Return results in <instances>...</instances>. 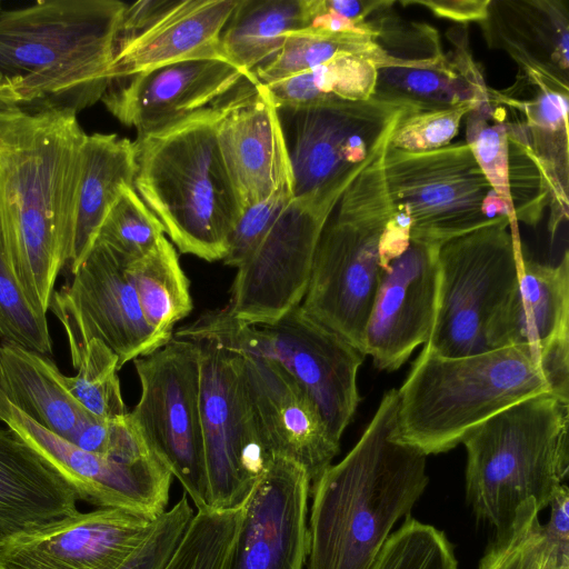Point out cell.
Listing matches in <instances>:
<instances>
[{"instance_id": "obj_43", "label": "cell", "mask_w": 569, "mask_h": 569, "mask_svg": "<svg viewBox=\"0 0 569 569\" xmlns=\"http://www.w3.org/2000/svg\"><path fill=\"white\" fill-rule=\"evenodd\" d=\"M539 511L532 500L517 511L508 530L496 533L479 569H543L542 536Z\"/></svg>"}, {"instance_id": "obj_10", "label": "cell", "mask_w": 569, "mask_h": 569, "mask_svg": "<svg viewBox=\"0 0 569 569\" xmlns=\"http://www.w3.org/2000/svg\"><path fill=\"white\" fill-rule=\"evenodd\" d=\"M521 253L507 216L441 244L437 312L425 345L448 358L489 350L487 326L518 279Z\"/></svg>"}, {"instance_id": "obj_30", "label": "cell", "mask_w": 569, "mask_h": 569, "mask_svg": "<svg viewBox=\"0 0 569 569\" xmlns=\"http://www.w3.org/2000/svg\"><path fill=\"white\" fill-rule=\"evenodd\" d=\"M307 28L306 0H238L221 33L227 61L254 77L271 60L286 34Z\"/></svg>"}, {"instance_id": "obj_25", "label": "cell", "mask_w": 569, "mask_h": 569, "mask_svg": "<svg viewBox=\"0 0 569 569\" xmlns=\"http://www.w3.org/2000/svg\"><path fill=\"white\" fill-rule=\"evenodd\" d=\"M68 477L7 427H0V543L79 511Z\"/></svg>"}, {"instance_id": "obj_15", "label": "cell", "mask_w": 569, "mask_h": 569, "mask_svg": "<svg viewBox=\"0 0 569 569\" xmlns=\"http://www.w3.org/2000/svg\"><path fill=\"white\" fill-rule=\"evenodd\" d=\"M128 262L109 246L96 241L72 272V280L54 290L49 310L64 329L72 366L92 339L117 355L120 369L167 343L143 318L127 274Z\"/></svg>"}, {"instance_id": "obj_27", "label": "cell", "mask_w": 569, "mask_h": 569, "mask_svg": "<svg viewBox=\"0 0 569 569\" xmlns=\"http://www.w3.org/2000/svg\"><path fill=\"white\" fill-rule=\"evenodd\" d=\"M479 26L487 47L506 51L518 68L569 82L566 0H491Z\"/></svg>"}, {"instance_id": "obj_36", "label": "cell", "mask_w": 569, "mask_h": 569, "mask_svg": "<svg viewBox=\"0 0 569 569\" xmlns=\"http://www.w3.org/2000/svg\"><path fill=\"white\" fill-rule=\"evenodd\" d=\"M76 376L63 375V382L77 401L92 416L112 420L126 416L117 355L98 339L86 346L73 366Z\"/></svg>"}, {"instance_id": "obj_6", "label": "cell", "mask_w": 569, "mask_h": 569, "mask_svg": "<svg viewBox=\"0 0 569 569\" xmlns=\"http://www.w3.org/2000/svg\"><path fill=\"white\" fill-rule=\"evenodd\" d=\"M569 401L552 393L522 400L475 427L463 439L466 497L475 516L509 529L522 503L549 507L569 471Z\"/></svg>"}, {"instance_id": "obj_38", "label": "cell", "mask_w": 569, "mask_h": 569, "mask_svg": "<svg viewBox=\"0 0 569 569\" xmlns=\"http://www.w3.org/2000/svg\"><path fill=\"white\" fill-rule=\"evenodd\" d=\"M508 109V186L512 211L517 222L535 227L549 204V190L523 120Z\"/></svg>"}, {"instance_id": "obj_34", "label": "cell", "mask_w": 569, "mask_h": 569, "mask_svg": "<svg viewBox=\"0 0 569 569\" xmlns=\"http://www.w3.org/2000/svg\"><path fill=\"white\" fill-rule=\"evenodd\" d=\"M489 90L486 83L477 84L462 76L450 54H446L431 66L378 69L373 96L435 110L466 101L480 102L489 97Z\"/></svg>"}, {"instance_id": "obj_29", "label": "cell", "mask_w": 569, "mask_h": 569, "mask_svg": "<svg viewBox=\"0 0 569 569\" xmlns=\"http://www.w3.org/2000/svg\"><path fill=\"white\" fill-rule=\"evenodd\" d=\"M136 172L133 141L116 133L86 136L68 261L71 273L91 250L120 191L127 186L133 187Z\"/></svg>"}, {"instance_id": "obj_23", "label": "cell", "mask_w": 569, "mask_h": 569, "mask_svg": "<svg viewBox=\"0 0 569 569\" xmlns=\"http://www.w3.org/2000/svg\"><path fill=\"white\" fill-rule=\"evenodd\" d=\"M217 138L240 212L295 184L278 107L258 80H246L226 100Z\"/></svg>"}, {"instance_id": "obj_1", "label": "cell", "mask_w": 569, "mask_h": 569, "mask_svg": "<svg viewBox=\"0 0 569 569\" xmlns=\"http://www.w3.org/2000/svg\"><path fill=\"white\" fill-rule=\"evenodd\" d=\"M86 136L71 110L0 109V224L14 277L41 318L69 261Z\"/></svg>"}, {"instance_id": "obj_12", "label": "cell", "mask_w": 569, "mask_h": 569, "mask_svg": "<svg viewBox=\"0 0 569 569\" xmlns=\"http://www.w3.org/2000/svg\"><path fill=\"white\" fill-rule=\"evenodd\" d=\"M133 363L141 393L131 417L196 509H208L198 343L172 337Z\"/></svg>"}, {"instance_id": "obj_2", "label": "cell", "mask_w": 569, "mask_h": 569, "mask_svg": "<svg viewBox=\"0 0 569 569\" xmlns=\"http://www.w3.org/2000/svg\"><path fill=\"white\" fill-rule=\"evenodd\" d=\"M547 392L569 401V331L458 358L425 345L397 389L393 437L427 457L447 452L487 419Z\"/></svg>"}, {"instance_id": "obj_46", "label": "cell", "mask_w": 569, "mask_h": 569, "mask_svg": "<svg viewBox=\"0 0 569 569\" xmlns=\"http://www.w3.org/2000/svg\"><path fill=\"white\" fill-rule=\"evenodd\" d=\"M194 510L186 493L159 518L132 556L120 569H163L181 541Z\"/></svg>"}, {"instance_id": "obj_49", "label": "cell", "mask_w": 569, "mask_h": 569, "mask_svg": "<svg viewBox=\"0 0 569 569\" xmlns=\"http://www.w3.org/2000/svg\"><path fill=\"white\" fill-rule=\"evenodd\" d=\"M0 7H1V4H0Z\"/></svg>"}, {"instance_id": "obj_16", "label": "cell", "mask_w": 569, "mask_h": 569, "mask_svg": "<svg viewBox=\"0 0 569 569\" xmlns=\"http://www.w3.org/2000/svg\"><path fill=\"white\" fill-rule=\"evenodd\" d=\"M0 422L53 462L68 477L79 500L151 520L167 510L172 473L159 457L121 462L82 450L26 416L1 388Z\"/></svg>"}, {"instance_id": "obj_24", "label": "cell", "mask_w": 569, "mask_h": 569, "mask_svg": "<svg viewBox=\"0 0 569 569\" xmlns=\"http://www.w3.org/2000/svg\"><path fill=\"white\" fill-rule=\"evenodd\" d=\"M495 98L518 112L549 190L548 231L551 239L568 219L569 207V82L518 68L516 81Z\"/></svg>"}, {"instance_id": "obj_35", "label": "cell", "mask_w": 569, "mask_h": 569, "mask_svg": "<svg viewBox=\"0 0 569 569\" xmlns=\"http://www.w3.org/2000/svg\"><path fill=\"white\" fill-rule=\"evenodd\" d=\"M242 512L197 510L163 569H229Z\"/></svg>"}, {"instance_id": "obj_31", "label": "cell", "mask_w": 569, "mask_h": 569, "mask_svg": "<svg viewBox=\"0 0 569 569\" xmlns=\"http://www.w3.org/2000/svg\"><path fill=\"white\" fill-rule=\"evenodd\" d=\"M127 274L148 326L163 341L192 310L190 282L166 236L144 256L128 262Z\"/></svg>"}, {"instance_id": "obj_39", "label": "cell", "mask_w": 569, "mask_h": 569, "mask_svg": "<svg viewBox=\"0 0 569 569\" xmlns=\"http://www.w3.org/2000/svg\"><path fill=\"white\" fill-rule=\"evenodd\" d=\"M163 236L160 220L134 188L127 186L108 211L96 241L109 246L130 262L148 253Z\"/></svg>"}, {"instance_id": "obj_13", "label": "cell", "mask_w": 569, "mask_h": 569, "mask_svg": "<svg viewBox=\"0 0 569 569\" xmlns=\"http://www.w3.org/2000/svg\"><path fill=\"white\" fill-rule=\"evenodd\" d=\"M193 341L200 349L207 506L239 509L273 457L257 427L239 355L210 339Z\"/></svg>"}, {"instance_id": "obj_4", "label": "cell", "mask_w": 569, "mask_h": 569, "mask_svg": "<svg viewBox=\"0 0 569 569\" xmlns=\"http://www.w3.org/2000/svg\"><path fill=\"white\" fill-rule=\"evenodd\" d=\"M126 7L42 0L0 11V109L78 113L101 100Z\"/></svg>"}, {"instance_id": "obj_41", "label": "cell", "mask_w": 569, "mask_h": 569, "mask_svg": "<svg viewBox=\"0 0 569 569\" xmlns=\"http://www.w3.org/2000/svg\"><path fill=\"white\" fill-rule=\"evenodd\" d=\"M395 3L389 1L368 18L378 47L396 61V67H423L443 60L446 54L437 29L398 17L392 11Z\"/></svg>"}, {"instance_id": "obj_33", "label": "cell", "mask_w": 569, "mask_h": 569, "mask_svg": "<svg viewBox=\"0 0 569 569\" xmlns=\"http://www.w3.org/2000/svg\"><path fill=\"white\" fill-rule=\"evenodd\" d=\"M341 56H359L375 61L378 69L397 66L376 43L375 36L357 31L303 28L286 34L276 56L256 69L263 84L309 70Z\"/></svg>"}, {"instance_id": "obj_21", "label": "cell", "mask_w": 569, "mask_h": 569, "mask_svg": "<svg viewBox=\"0 0 569 569\" xmlns=\"http://www.w3.org/2000/svg\"><path fill=\"white\" fill-rule=\"evenodd\" d=\"M238 355L247 396L268 451L300 466L312 485L332 465L340 442L331 437L311 400L280 363Z\"/></svg>"}, {"instance_id": "obj_26", "label": "cell", "mask_w": 569, "mask_h": 569, "mask_svg": "<svg viewBox=\"0 0 569 569\" xmlns=\"http://www.w3.org/2000/svg\"><path fill=\"white\" fill-rule=\"evenodd\" d=\"M569 331V253L556 266L520 257L518 279L490 318L489 350L539 345Z\"/></svg>"}, {"instance_id": "obj_7", "label": "cell", "mask_w": 569, "mask_h": 569, "mask_svg": "<svg viewBox=\"0 0 569 569\" xmlns=\"http://www.w3.org/2000/svg\"><path fill=\"white\" fill-rule=\"evenodd\" d=\"M390 137L342 193L320 236L300 309L363 352L365 331L397 211L383 157Z\"/></svg>"}, {"instance_id": "obj_11", "label": "cell", "mask_w": 569, "mask_h": 569, "mask_svg": "<svg viewBox=\"0 0 569 569\" xmlns=\"http://www.w3.org/2000/svg\"><path fill=\"white\" fill-rule=\"evenodd\" d=\"M295 180V196L340 200L401 118L416 104L370 97L278 109Z\"/></svg>"}, {"instance_id": "obj_19", "label": "cell", "mask_w": 569, "mask_h": 569, "mask_svg": "<svg viewBox=\"0 0 569 569\" xmlns=\"http://www.w3.org/2000/svg\"><path fill=\"white\" fill-rule=\"evenodd\" d=\"M154 521L117 508L79 510L0 543V569H120Z\"/></svg>"}, {"instance_id": "obj_42", "label": "cell", "mask_w": 569, "mask_h": 569, "mask_svg": "<svg viewBox=\"0 0 569 569\" xmlns=\"http://www.w3.org/2000/svg\"><path fill=\"white\" fill-rule=\"evenodd\" d=\"M0 338L46 356L52 355L48 319L28 303L12 271L0 224Z\"/></svg>"}, {"instance_id": "obj_45", "label": "cell", "mask_w": 569, "mask_h": 569, "mask_svg": "<svg viewBox=\"0 0 569 569\" xmlns=\"http://www.w3.org/2000/svg\"><path fill=\"white\" fill-rule=\"evenodd\" d=\"M293 197L295 184L286 183L266 199L243 209L230 234L223 263L238 268L253 251Z\"/></svg>"}, {"instance_id": "obj_22", "label": "cell", "mask_w": 569, "mask_h": 569, "mask_svg": "<svg viewBox=\"0 0 569 569\" xmlns=\"http://www.w3.org/2000/svg\"><path fill=\"white\" fill-rule=\"evenodd\" d=\"M246 80L234 64L221 59H196L111 80L101 101L138 134L160 130L218 102Z\"/></svg>"}, {"instance_id": "obj_3", "label": "cell", "mask_w": 569, "mask_h": 569, "mask_svg": "<svg viewBox=\"0 0 569 569\" xmlns=\"http://www.w3.org/2000/svg\"><path fill=\"white\" fill-rule=\"evenodd\" d=\"M397 405L387 391L356 446L311 485L306 569H370L425 492L427 456L395 439Z\"/></svg>"}, {"instance_id": "obj_28", "label": "cell", "mask_w": 569, "mask_h": 569, "mask_svg": "<svg viewBox=\"0 0 569 569\" xmlns=\"http://www.w3.org/2000/svg\"><path fill=\"white\" fill-rule=\"evenodd\" d=\"M0 388L26 416L69 442L94 417L67 389L49 356L17 343L0 345Z\"/></svg>"}, {"instance_id": "obj_17", "label": "cell", "mask_w": 569, "mask_h": 569, "mask_svg": "<svg viewBox=\"0 0 569 569\" xmlns=\"http://www.w3.org/2000/svg\"><path fill=\"white\" fill-rule=\"evenodd\" d=\"M237 1L143 0L127 4L110 81L186 60H226L220 37Z\"/></svg>"}, {"instance_id": "obj_32", "label": "cell", "mask_w": 569, "mask_h": 569, "mask_svg": "<svg viewBox=\"0 0 569 569\" xmlns=\"http://www.w3.org/2000/svg\"><path fill=\"white\" fill-rule=\"evenodd\" d=\"M377 71V63L368 58L341 56L264 86L278 109L337 100L359 101L373 96Z\"/></svg>"}, {"instance_id": "obj_9", "label": "cell", "mask_w": 569, "mask_h": 569, "mask_svg": "<svg viewBox=\"0 0 569 569\" xmlns=\"http://www.w3.org/2000/svg\"><path fill=\"white\" fill-rule=\"evenodd\" d=\"M383 170L395 209L408 218L413 242L439 248L496 217L517 221L466 141L427 151L401 150L389 141Z\"/></svg>"}, {"instance_id": "obj_37", "label": "cell", "mask_w": 569, "mask_h": 569, "mask_svg": "<svg viewBox=\"0 0 569 569\" xmlns=\"http://www.w3.org/2000/svg\"><path fill=\"white\" fill-rule=\"evenodd\" d=\"M509 117V109L495 98L490 88L489 97L465 118L466 143L496 194L512 209L508 186Z\"/></svg>"}, {"instance_id": "obj_5", "label": "cell", "mask_w": 569, "mask_h": 569, "mask_svg": "<svg viewBox=\"0 0 569 569\" xmlns=\"http://www.w3.org/2000/svg\"><path fill=\"white\" fill-rule=\"evenodd\" d=\"M226 100L138 134L133 188L180 252L223 260L240 208L219 144Z\"/></svg>"}, {"instance_id": "obj_47", "label": "cell", "mask_w": 569, "mask_h": 569, "mask_svg": "<svg viewBox=\"0 0 569 569\" xmlns=\"http://www.w3.org/2000/svg\"><path fill=\"white\" fill-rule=\"evenodd\" d=\"M550 515L541 525L543 569H569V490L566 483L555 492Z\"/></svg>"}, {"instance_id": "obj_20", "label": "cell", "mask_w": 569, "mask_h": 569, "mask_svg": "<svg viewBox=\"0 0 569 569\" xmlns=\"http://www.w3.org/2000/svg\"><path fill=\"white\" fill-rule=\"evenodd\" d=\"M306 471L273 457L243 505L229 569H305L308 555Z\"/></svg>"}, {"instance_id": "obj_8", "label": "cell", "mask_w": 569, "mask_h": 569, "mask_svg": "<svg viewBox=\"0 0 569 569\" xmlns=\"http://www.w3.org/2000/svg\"><path fill=\"white\" fill-rule=\"evenodd\" d=\"M173 333L180 339H210L233 352L277 361L340 442L360 401L357 376L365 355L299 306L272 323L258 326L237 321L224 308L210 310Z\"/></svg>"}, {"instance_id": "obj_48", "label": "cell", "mask_w": 569, "mask_h": 569, "mask_svg": "<svg viewBox=\"0 0 569 569\" xmlns=\"http://www.w3.org/2000/svg\"><path fill=\"white\" fill-rule=\"evenodd\" d=\"M491 0H405L399 4L421 6L436 17L452 20L458 23L482 22L488 14Z\"/></svg>"}, {"instance_id": "obj_44", "label": "cell", "mask_w": 569, "mask_h": 569, "mask_svg": "<svg viewBox=\"0 0 569 569\" xmlns=\"http://www.w3.org/2000/svg\"><path fill=\"white\" fill-rule=\"evenodd\" d=\"M477 101L435 110H412L406 113L391 133L390 144L407 151H427L450 144L461 120Z\"/></svg>"}, {"instance_id": "obj_14", "label": "cell", "mask_w": 569, "mask_h": 569, "mask_svg": "<svg viewBox=\"0 0 569 569\" xmlns=\"http://www.w3.org/2000/svg\"><path fill=\"white\" fill-rule=\"evenodd\" d=\"M338 200L295 196L237 268L227 312L246 325L272 323L300 306L316 249Z\"/></svg>"}, {"instance_id": "obj_18", "label": "cell", "mask_w": 569, "mask_h": 569, "mask_svg": "<svg viewBox=\"0 0 569 569\" xmlns=\"http://www.w3.org/2000/svg\"><path fill=\"white\" fill-rule=\"evenodd\" d=\"M439 248L410 240L383 252L363 347L380 370H397L429 340L438 305Z\"/></svg>"}, {"instance_id": "obj_40", "label": "cell", "mask_w": 569, "mask_h": 569, "mask_svg": "<svg viewBox=\"0 0 569 569\" xmlns=\"http://www.w3.org/2000/svg\"><path fill=\"white\" fill-rule=\"evenodd\" d=\"M370 569H458L443 531L407 518L387 539Z\"/></svg>"}]
</instances>
